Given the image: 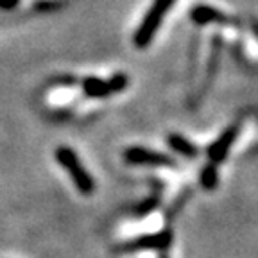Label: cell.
<instances>
[{
  "label": "cell",
  "mask_w": 258,
  "mask_h": 258,
  "mask_svg": "<svg viewBox=\"0 0 258 258\" xmlns=\"http://www.w3.org/2000/svg\"><path fill=\"white\" fill-rule=\"evenodd\" d=\"M54 156H56L57 163L67 170V174L70 176V179H72L76 188L79 190L81 194H85V196L93 194V190H95V181H93V177L90 176L88 170L85 169V165L81 163L79 156H77V153L72 147L61 145V147L56 149Z\"/></svg>",
  "instance_id": "1"
},
{
  "label": "cell",
  "mask_w": 258,
  "mask_h": 258,
  "mask_svg": "<svg viewBox=\"0 0 258 258\" xmlns=\"http://www.w3.org/2000/svg\"><path fill=\"white\" fill-rule=\"evenodd\" d=\"M176 4V0H154L151 8L147 9L145 16L142 18L140 25H138L137 32H135L133 41L137 48H145L149 47V43L153 41L154 34L160 29L161 22L165 18L167 11Z\"/></svg>",
  "instance_id": "2"
},
{
  "label": "cell",
  "mask_w": 258,
  "mask_h": 258,
  "mask_svg": "<svg viewBox=\"0 0 258 258\" xmlns=\"http://www.w3.org/2000/svg\"><path fill=\"white\" fill-rule=\"evenodd\" d=\"M172 244V231L165 230L160 233H149L135 240L124 242L117 247L118 253H135V251H165Z\"/></svg>",
  "instance_id": "3"
},
{
  "label": "cell",
  "mask_w": 258,
  "mask_h": 258,
  "mask_svg": "<svg viewBox=\"0 0 258 258\" xmlns=\"http://www.w3.org/2000/svg\"><path fill=\"white\" fill-rule=\"evenodd\" d=\"M124 160L131 165H151V167H176V160L169 154L156 153L140 145H133L124 151Z\"/></svg>",
  "instance_id": "4"
},
{
  "label": "cell",
  "mask_w": 258,
  "mask_h": 258,
  "mask_svg": "<svg viewBox=\"0 0 258 258\" xmlns=\"http://www.w3.org/2000/svg\"><path fill=\"white\" fill-rule=\"evenodd\" d=\"M237 133H238L237 125H231V127H228L226 131H222V133L219 135V138L214 142V144H210V147H208L206 153H208L210 161H212L214 165L221 163V161L228 156L231 145H233L235 138H237Z\"/></svg>",
  "instance_id": "5"
},
{
  "label": "cell",
  "mask_w": 258,
  "mask_h": 258,
  "mask_svg": "<svg viewBox=\"0 0 258 258\" xmlns=\"http://www.w3.org/2000/svg\"><path fill=\"white\" fill-rule=\"evenodd\" d=\"M81 88H83V93L90 99H104V97L111 95L108 88V83L101 77L95 76H88L81 81Z\"/></svg>",
  "instance_id": "6"
},
{
  "label": "cell",
  "mask_w": 258,
  "mask_h": 258,
  "mask_svg": "<svg viewBox=\"0 0 258 258\" xmlns=\"http://www.w3.org/2000/svg\"><path fill=\"white\" fill-rule=\"evenodd\" d=\"M192 20L198 25H206L212 24V22H217V24H222V22H228L226 15H222L221 11H217L212 6H196L192 9Z\"/></svg>",
  "instance_id": "7"
},
{
  "label": "cell",
  "mask_w": 258,
  "mask_h": 258,
  "mask_svg": "<svg viewBox=\"0 0 258 258\" xmlns=\"http://www.w3.org/2000/svg\"><path fill=\"white\" fill-rule=\"evenodd\" d=\"M167 142H169L170 149L176 151V153L181 154V156H185V158L198 156V149H196V145H194L192 142L188 140V138L183 137V135L170 133L169 137H167Z\"/></svg>",
  "instance_id": "8"
},
{
  "label": "cell",
  "mask_w": 258,
  "mask_h": 258,
  "mask_svg": "<svg viewBox=\"0 0 258 258\" xmlns=\"http://www.w3.org/2000/svg\"><path fill=\"white\" fill-rule=\"evenodd\" d=\"M199 183L203 185V188L206 190H214L217 185V167L214 163H210L203 169L201 176H199Z\"/></svg>",
  "instance_id": "9"
},
{
  "label": "cell",
  "mask_w": 258,
  "mask_h": 258,
  "mask_svg": "<svg viewBox=\"0 0 258 258\" xmlns=\"http://www.w3.org/2000/svg\"><path fill=\"white\" fill-rule=\"evenodd\" d=\"M106 83H108V88H109V92H111V93H120V92H124V90L127 88L129 77L125 76L124 72H115L108 81H106Z\"/></svg>",
  "instance_id": "10"
},
{
  "label": "cell",
  "mask_w": 258,
  "mask_h": 258,
  "mask_svg": "<svg viewBox=\"0 0 258 258\" xmlns=\"http://www.w3.org/2000/svg\"><path fill=\"white\" fill-rule=\"evenodd\" d=\"M64 4H67V0H34L32 9L38 13H52L64 8Z\"/></svg>",
  "instance_id": "11"
},
{
  "label": "cell",
  "mask_w": 258,
  "mask_h": 258,
  "mask_svg": "<svg viewBox=\"0 0 258 258\" xmlns=\"http://www.w3.org/2000/svg\"><path fill=\"white\" fill-rule=\"evenodd\" d=\"M56 83H57V85H61V86H72V85H76V83H77V79H76V77H72V76H63V77H57Z\"/></svg>",
  "instance_id": "12"
},
{
  "label": "cell",
  "mask_w": 258,
  "mask_h": 258,
  "mask_svg": "<svg viewBox=\"0 0 258 258\" xmlns=\"http://www.w3.org/2000/svg\"><path fill=\"white\" fill-rule=\"evenodd\" d=\"M18 2L20 0H0V9L2 11H11V9H15L18 6Z\"/></svg>",
  "instance_id": "13"
}]
</instances>
